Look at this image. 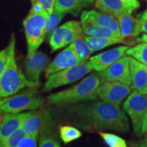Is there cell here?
<instances>
[{"mask_svg":"<svg viewBox=\"0 0 147 147\" xmlns=\"http://www.w3.org/2000/svg\"><path fill=\"white\" fill-rule=\"evenodd\" d=\"M77 123L87 131L112 130L127 134L129 123L126 114L119 106L95 101L72 108Z\"/></svg>","mask_w":147,"mask_h":147,"instance_id":"6da1fadb","label":"cell"},{"mask_svg":"<svg viewBox=\"0 0 147 147\" xmlns=\"http://www.w3.org/2000/svg\"><path fill=\"white\" fill-rule=\"evenodd\" d=\"M101 82L97 74H92L73 87L51 94L47 97V101L53 105L66 106L97 100Z\"/></svg>","mask_w":147,"mask_h":147,"instance_id":"7a4b0ae2","label":"cell"},{"mask_svg":"<svg viewBox=\"0 0 147 147\" xmlns=\"http://www.w3.org/2000/svg\"><path fill=\"white\" fill-rule=\"evenodd\" d=\"M15 34H11L9 42L8 63L0 77V95L8 97L17 93L25 87H37L29 82L25 74L18 67L15 59Z\"/></svg>","mask_w":147,"mask_h":147,"instance_id":"3957f363","label":"cell"},{"mask_svg":"<svg viewBox=\"0 0 147 147\" xmlns=\"http://www.w3.org/2000/svg\"><path fill=\"white\" fill-rule=\"evenodd\" d=\"M49 14L29 13L23 21L25 37L27 44V57H32L46 38V29Z\"/></svg>","mask_w":147,"mask_h":147,"instance_id":"277c9868","label":"cell"},{"mask_svg":"<svg viewBox=\"0 0 147 147\" xmlns=\"http://www.w3.org/2000/svg\"><path fill=\"white\" fill-rule=\"evenodd\" d=\"M45 103V99L38 93L37 87H28L20 93L8 97L0 108L5 113H20L25 110L39 109Z\"/></svg>","mask_w":147,"mask_h":147,"instance_id":"5b68a950","label":"cell"},{"mask_svg":"<svg viewBox=\"0 0 147 147\" xmlns=\"http://www.w3.org/2000/svg\"><path fill=\"white\" fill-rule=\"evenodd\" d=\"M93 70L89 61L53 74L47 78L43 87V92H49L55 88L73 83Z\"/></svg>","mask_w":147,"mask_h":147,"instance_id":"8992f818","label":"cell"},{"mask_svg":"<svg viewBox=\"0 0 147 147\" xmlns=\"http://www.w3.org/2000/svg\"><path fill=\"white\" fill-rule=\"evenodd\" d=\"M123 109L131 119L134 133L137 136H142L143 121L147 111V95L133 91L125 101Z\"/></svg>","mask_w":147,"mask_h":147,"instance_id":"52a82bcc","label":"cell"},{"mask_svg":"<svg viewBox=\"0 0 147 147\" xmlns=\"http://www.w3.org/2000/svg\"><path fill=\"white\" fill-rule=\"evenodd\" d=\"M21 128L27 135L38 137L44 134L55 132L52 118L47 110L29 112Z\"/></svg>","mask_w":147,"mask_h":147,"instance_id":"ba28073f","label":"cell"},{"mask_svg":"<svg viewBox=\"0 0 147 147\" xmlns=\"http://www.w3.org/2000/svg\"><path fill=\"white\" fill-rule=\"evenodd\" d=\"M83 33L81 23L74 21L66 22L55 30L49 39L52 51L54 52L69 45Z\"/></svg>","mask_w":147,"mask_h":147,"instance_id":"9c48e42d","label":"cell"},{"mask_svg":"<svg viewBox=\"0 0 147 147\" xmlns=\"http://www.w3.org/2000/svg\"><path fill=\"white\" fill-rule=\"evenodd\" d=\"M130 85L117 81L104 80L97 91V97L102 102L119 106L125 98L131 93Z\"/></svg>","mask_w":147,"mask_h":147,"instance_id":"30bf717a","label":"cell"},{"mask_svg":"<svg viewBox=\"0 0 147 147\" xmlns=\"http://www.w3.org/2000/svg\"><path fill=\"white\" fill-rule=\"evenodd\" d=\"M130 56H123L105 70L97 73L101 80L117 81L131 86Z\"/></svg>","mask_w":147,"mask_h":147,"instance_id":"8fae6325","label":"cell"},{"mask_svg":"<svg viewBox=\"0 0 147 147\" xmlns=\"http://www.w3.org/2000/svg\"><path fill=\"white\" fill-rule=\"evenodd\" d=\"M50 59L45 53L37 51L32 57H27L25 61V76L37 87L40 85V76L49 65Z\"/></svg>","mask_w":147,"mask_h":147,"instance_id":"7c38bea8","label":"cell"},{"mask_svg":"<svg viewBox=\"0 0 147 147\" xmlns=\"http://www.w3.org/2000/svg\"><path fill=\"white\" fill-rule=\"evenodd\" d=\"M82 62L83 61L78 57L71 46L69 45V47L59 53L54 60L49 64L45 70L46 78H49L53 74L76 65Z\"/></svg>","mask_w":147,"mask_h":147,"instance_id":"4fadbf2b","label":"cell"},{"mask_svg":"<svg viewBox=\"0 0 147 147\" xmlns=\"http://www.w3.org/2000/svg\"><path fill=\"white\" fill-rule=\"evenodd\" d=\"M129 49V47L127 46H121L92 57L89 61L93 70L100 72L105 70L119 59L125 56Z\"/></svg>","mask_w":147,"mask_h":147,"instance_id":"5bb4252c","label":"cell"},{"mask_svg":"<svg viewBox=\"0 0 147 147\" xmlns=\"http://www.w3.org/2000/svg\"><path fill=\"white\" fill-rule=\"evenodd\" d=\"M81 19H86L95 25L111 29L119 38L121 37L119 22L115 16L110 14L94 10L84 11L81 14Z\"/></svg>","mask_w":147,"mask_h":147,"instance_id":"9a60e30c","label":"cell"},{"mask_svg":"<svg viewBox=\"0 0 147 147\" xmlns=\"http://www.w3.org/2000/svg\"><path fill=\"white\" fill-rule=\"evenodd\" d=\"M131 88L143 95H147V65L131 57L130 58Z\"/></svg>","mask_w":147,"mask_h":147,"instance_id":"2e32d148","label":"cell"},{"mask_svg":"<svg viewBox=\"0 0 147 147\" xmlns=\"http://www.w3.org/2000/svg\"><path fill=\"white\" fill-rule=\"evenodd\" d=\"M25 113H6L0 125V143L21 127L22 123L29 115Z\"/></svg>","mask_w":147,"mask_h":147,"instance_id":"e0dca14e","label":"cell"},{"mask_svg":"<svg viewBox=\"0 0 147 147\" xmlns=\"http://www.w3.org/2000/svg\"><path fill=\"white\" fill-rule=\"evenodd\" d=\"M116 18L119 22L122 38L136 37L142 32L141 21L135 18L129 14H121Z\"/></svg>","mask_w":147,"mask_h":147,"instance_id":"ac0fdd59","label":"cell"},{"mask_svg":"<svg viewBox=\"0 0 147 147\" xmlns=\"http://www.w3.org/2000/svg\"><path fill=\"white\" fill-rule=\"evenodd\" d=\"M94 3L95 0H56L54 9L77 16L82 9L91 6Z\"/></svg>","mask_w":147,"mask_h":147,"instance_id":"d6986e66","label":"cell"},{"mask_svg":"<svg viewBox=\"0 0 147 147\" xmlns=\"http://www.w3.org/2000/svg\"><path fill=\"white\" fill-rule=\"evenodd\" d=\"M95 5L101 12L115 18L121 14L132 13L121 0H95Z\"/></svg>","mask_w":147,"mask_h":147,"instance_id":"ffe728a7","label":"cell"},{"mask_svg":"<svg viewBox=\"0 0 147 147\" xmlns=\"http://www.w3.org/2000/svg\"><path fill=\"white\" fill-rule=\"evenodd\" d=\"M81 25L85 36L90 37L119 38L111 29L95 25L86 19H81Z\"/></svg>","mask_w":147,"mask_h":147,"instance_id":"44dd1931","label":"cell"},{"mask_svg":"<svg viewBox=\"0 0 147 147\" xmlns=\"http://www.w3.org/2000/svg\"><path fill=\"white\" fill-rule=\"evenodd\" d=\"M85 35L83 33L80 35L70 45L72 47L74 51L82 61H87L90 55L91 54V51L88 46L87 42L84 39Z\"/></svg>","mask_w":147,"mask_h":147,"instance_id":"7402d4cb","label":"cell"},{"mask_svg":"<svg viewBox=\"0 0 147 147\" xmlns=\"http://www.w3.org/2000/svg\"><path fill=\"white\" fill-rule=\"evenodd\" d=\"M66 14L54 9L50 14L48 16L47 29H46V38L48 40L51 38L53 33L58 28L61 21Z\"/></svg>","mask_w":147,"mask_h":147,"instance_id":"603a6c76","label":"cell"},{"mask_svg":"<svg viewBox=\"0 0 147 147\" xmlns=\"http://www.w3.org/2000/svg\"><path fill=\"white\" fill-rule=\"evenodd\" d=\"M61 139L65 143L72 142L82 136V132L78 129L69 125H61L59 127Z\"/></svg>","mask_w":147,"mask_h":147,"instance_id":"cb8c5ba5","label":"cell"},{"mask_svg":"<svg viewBox=\"0 0 147 147\" xmlns=\"http://www.w3.org/2000/svg\"><path fill=\"white\" fill-rule=\"evenodd\" d=\"M128 56L132 57L140 62L147 65V44L139 43L135 47L129 48L126 51Z\"/></svg>","mask_w":147,"mask_h":147,"instance_id":"d4e9b609","label":"cell"},{"mask_svg":"<svg viewBox=\"0 0 147 147\" xmlns=\"http://www.w3.org/2000/svg\"><path fill=\"white\" fill-rule=\"evenodd\" d=\"M99 135L109 147H127L125 140L113 134L98 131Z\"/></svg>","mask_w":147,"mask_h":147,"instance_id":"484cf974","label":"cell"},{"mask_svg":"<svg viewBox=\"0 0 147 147\" xmlns=\"http://www.w3.org/2000/svg\"><path fill=\"white\" fill-rule=\"evenodd\" d=\"M38 147H61V145L55 132H51L40 136Z\"/></svg>","mask_w":147,"mask_h":147,"instance_id":"4316f807","label":"cell"},{"mask_svg":"<svg viewBox=\"0 0 147 147\" xmlns=\"http://www.w3.org/2000/svg\"><path fill=\"white\" fill-rule=\"evenodd\" d=\"M26 135L25 132L20 128L15 133L9 136L2 142L0 143V147H16L19 141Z\"/></svg>","mask_w":147,"mask_h":147,"instance_id":"83f0119b","label":"cell"},{"mask_svg":"<svg viewBox=\"0 0 147 147\" xmlns=\"http://www.w3.org/2000/svg\"><path fill=\"white\" fill-rule=\"evenodd\" d=\"M35 135H26L19 141L16 147H37V139Z\"/></svg>","mask_w":147,"mask_h":147,"instance_id":"f1b7e54d","label":"cell"},{"mask_svg":"<svg viewBox=\"0 0 147 147\" xmlns=\"http://www.w3.org/2000/svg\"><path fill=\"white\" fill-rule=\"evenodd\" d=\"M9 57V47L8 46L0 51V77L5 70Z\"/></svg>","mask_w":147,"mask_h":147,"instance_id":"f546056e","label":"cell"},{"mask_svg":"<svg viewBox=\"0 0 147 147\" xmlns=\"http://www.w3.org/2000/svg\"><path fill=\"white\" fill-rule=\"evenodd\" d=\"M42 5L48 14H50L55 8L56 0H35Z\"/></svg>","mask_w":147,"mask_h":147,"instance_id":"4dcf8cb0","label":"cell"},{"mask_svg":"<svg viewBox=\"0 0 147 147\" xmlns=\"http://www.w3.org/2000/svg\"><path fill=\"white\" fill-rule=\"evenodd\" d=\"M127 8L132 12L134 10H136L140 7V3L138 0H121Z\"/></svg>","mask_w":147,"mask_h":147,"instance_id":"1f68e13d","label":"cell"},{"mask_svg":"<svg viewBox=\"0 0 147 147\" xmlns=\"http://www.w3.org/2000/svg\"><path fill=\"white\" fill-rule=\"evenodd\" d=\"M7 98H8V97H3V98L0 100V107H1V106L2 105V104L5 102V101H6ZM5 114L6 113H5V112H3V110H1V108H0V125H1V123H2L3 119H4Z\"/></svg>","mask_w":147,"mask_h":147,"instance_id":"d6a6232c","label":"cell"},{"mask_svg":"<svg viewBox=\"0 0 147 147\" xmlns=\"http://www.w3.org/2000/svg\"><path fill=\"white\" fill-rule=\"evenodd\" d=\"M137 147H147V136H144V138H143L139 140L138 142L136 143Z\"/></svg>","mask_w":147,"mask_h":147,"instance_id":"836d02e7","label":"cell"},{"mask_svg":"<svg viewBox=\"0 0 147 147\" xmlns=\"http://www.w3.org/2000/svg\"><path fill=\"white\" fill-rule=\"evenodd\" d=\"M142 133V135L146 136H147V111H146V115H145L144 121H143Z\"/></svg>","mask_w":147,"mask_h":147,"instance_id":"e575fe53","label":"cell"},{"mask_svg":"<svg viewBox=\"0 0 147 147\" xmlns=\"http://www.w3.org/2000/svg\"><path fill=\"white\" fill-rule=\"evenodd\" d=\"M137 18L141 21H147V10L143 12L142 13L138 14Z\"/></svg>","mask_w":147,"mask_h":147,"instance_id":"d590c367","label":"cell"},{"mask_svg":"<svg viewBox=\"0 0 147 147\" xmlns=\"http://www.w3.org/2000/svg\"><path fill=\"white\" fill-rule=\"evenodd\" d=\"M138 43H146L147 44V34H143L142 36L136 39Z\"/></svg>","mask_w":147,"mask_h":147,"instance_id":"8d00e7d4","label":"cell"},{"mask_svg":"<svg viewBox=\"0 0 147 147\" xmlns=\"http://www.w3.org/2000/svg\"><path fill=\"white\" fill-rule=\"evenodd\" d=\"M141 28L142 32H144L147 34V21H141Z\"/></svg>","mask_w":147,"mask_h":147,"instance_id":"74e56055","label":"cell"},{"mask_svg":"<svg viewBox=\"0 0 147 147\" xmlns=\"http://www.w3.org/2000/svg\"><path fill=\"white\" fill-rule=\"evenodd\" d=\"M2 98H3V97H1V95H0V100H1V99H2Z\"/></svg>","mask_w":147,"mask_h":147,"instance_id":"f35d334b","label":"cell"},{"mask_svg":"<svg viewBox=\"0 0 147 147\" xmlns=\"http://www.w3.org/2000/svg\"><path fill=\"white\" fill-rule=\"evenodd\" d=\"M146 1H147V0H146Z\"/></svg>","mask_w":147,"mask_h":147,"instance_id":"ab89813d","label":"cell"}]
</instances>
